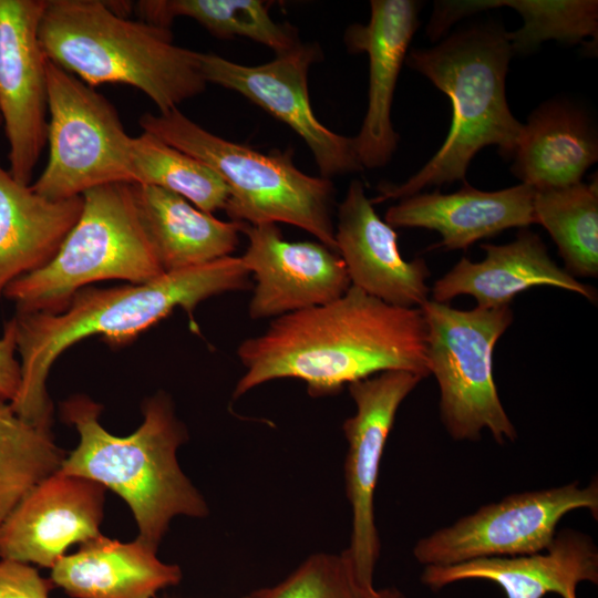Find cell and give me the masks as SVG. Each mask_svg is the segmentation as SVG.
<instances>
[{
	"label": "cell",
	"instance_id": "1",
	"mask_svg": "<svg viewBox=\"0 0 598 598\" xmlns=\"http://www.w3.org/2000/svg\"><path fill=\"white\" fill-rule=\"evenodd\" d=\"M237 355L245 373L234 399L277 379L301 380L320 398L384 371L430 375L421 309L389 305L353 286L334 301L272 319L238 346Z\"/></svg>",
	"mask_w": 598,
	"mask_h": 598
},
{
	"label": "cell",
	"instance_id": "2",
	"mask_svg": "<svg viewBox=\"0 0 598 598\" xmlns=\"http://www.w3.org/2000/svg\"><path fill=\"white\" fill-rule=\"evenodd\" d=\"M249 271L240 257L168 271L142 283L79 290L60 313L17 312V352L21 386L13 411L38 426L50 427L53 405L47 392L52 364L71 346L101 336L123 346L181 307L196 330L194 311L202 301L249 288Z\"/></svg>",
	"mask_w": 598,
	"mask_h": 598
},
{
	"label": "cell",
	"instance_id": "3",
	"mask_svg": "<svg viewBox=\"0 0 598 598\" xmlns=\"http://www.w3.org/2000/svg\"><path fill=\"white\" fill-rule=\"evenodd\" d=\"M38 35L48 61L92 87L134 86L159 113L206 89L200 52L174 44L169 29L116 13L113 1L47 0Z\"/></svg>",
	"mask_w": 598,
	"mask_h": 598
},
{
	"label": "cell",
	"instance_id": "4",
	"mask_svg": "<svg viewBox=\"0 0 598 598\" xmlns=\"http://www.w3.org/2000/svg\"><path fill=\"white\" fill-rule=\"evenodd\" d=\"M61 411L64 421L78 430L80 443L60 471L117 493L134 515L137 539L157 549L174 516L207 514L206 503L177 463L176 451L186 431L167 395L146 400L143 423L125 437L112 435L100 424L102 406L87 396L70 398Z\"/></svg>",
	"mask_w": 598,
	"mask_h": 598
},
{
	"label": "cell",
	"instance_id": "5",
	"mask_svg": "<svg viewBox=\"0 0 598 598\" xmlns=\"http://www.w3.org/2000/svg\"><path fill=\"white\" fill-rule=\"evenodd\" d=\"M512 55L508 32L487 25L457 31L433 48L410 51L406 64L451 99L452 124L436 154L408 181L381 184L372 204L400 200L434 185L466 183L470 162L488 145L513 157L524 124L512 114L505 94Z\"/></svg>",
	"mask_w": 598,
	"mask_h": 598
},
{
	"label": "cell",
	"instance_id": "6",
	"mask_svg": "<svg viewBox=\"0 0 598 598\" xmlns=\"http://www.w3.org/2000/svg\"><path fill=\"white\" fill-rule=\"evenodd\" d=\"M144 132L212 168L227 185L225 213L248 225L286 223L337 251L331 179L311 176L293 163L292 150L260 153L199 126L177 109L138 121Z\"/></svg>",
	"mask_w": 598,
	"mask_h": 598
},
{
	"label": "cell",
	"instance_id": "7",
	"mask_svg": "<svg viewBox=\"0 0 598 598\" xmlns=\"http://www.w3.org/2000/svg\"><path fill=\"white\" fill-rule=\"evenodd\" d=\"M81 215L56 255L3 291L17 312H62L90 283H142L164 270L142 225L131 184L99 186L82 194Z\"/></svg>",
	"mask_w": 598,
	"mask_h": 598
},
{
	"label": "cell",
	"instance_id": "8",
	"mask_svg": "<svg viewBox=\"0 0 598 598\" xmlns=\"http://www.w3.org/2000/svg\"><path fill=\"white\" fill-rule=\"evenodd\" d=\"M427 361L440 388L441 420L454 440L476 441L483 430L503 444L516 429L499 400L493 377V350L514 319L509 306L460 310L429 299Z\"/></svg>",
	"mask_w": 598,
	"mask_h": 598
},
{
	"label": "cell",
	"instance_id": "9",
	"mask_svg": "<svg viewBox=\"0 0 598 598\" xmlns=\"http://www.w3.org/2000/svg\"><path fill=\"white\" fill-rule=\"evenodd\" d=\"M47 78L49 158L32 189L66 199L107 184H133L132 136L112 103L50 61Z\"/></svg>",
	"mask_w": 598,
	"mask_h": 598
},
{
	"label": "cell",
	"instance_id": "10",
	"mask_svg": "<svg viewBox=\"0 0 598 598\" xmlns=\"http://www.w3.org/2000/svg\"><path fill=\"white\" fill-rule=\"evenodd\" d=\"M580 508L588 509L597 518V478L586 487L574 482L512 494L484 505L453 525L421 538L413 555L426 567L543 551L551 543L560 519Z\"/></svg>",
	"mask_w": 598,
	"mask_h": 598
},
{
	"label": "cell",
	"instance_id": "11",
	"mask_svg": "<svg viewBox=\"0 0 598 598\" xmlns=\"http://www.w3.org/2000/svg\"><path fill=\"white\" fill-rule=\"evenodd\" d=\"M421 380L408 371L390 370L348 385L357 411L342 425L349 445L346 492L352 511L350 546L344 551L362 592L374 589L373 571L380 556L373 496L382 453L400 404Z\"/></svg>",
	"mask_w": 598,
	"mask_h": 598
},
{
	"label": "cell",
	"instance_id": "12",
	"mask_svg": "<svg viewBox=\"0 0 598 598\" xmlns=\"http://www.w3.org/2000/svg\"><path fill=\"white\" fill-rule=\"evenodd\" d=\"M321 58L316 43H301L260 65H243L200 52L207 83L233 90L286 123L310 148L321 177L361 171L353 137L337 134L319 122L309 99L310 66Z\"/></svg>",
	"mask_w": 598,
	"mask_h": 598
},
{
	"label": "cell",
	"instance_id": "13",
	"mask_svg": "<svg viewBox=\"0 0 598 598\" xmlns=\"http://www.w3.org/2000/svg\"><path fill=\"white\" fill-rule=\"evenodd\" d=\"M47 0H0V116L9 172L30 185L47 144L48 60L39 42Z\"/></svg>",
	"mask_w": 598,
	"mask_h": 598
},
{
	"label": "cell",
	"instance_id": "14",
	"mask_svg": "<svg viewBox=\"0 0 598 598\" xmlns=\"http://www.w3.org/2000/svg\"><path fill=\"white\" fill-rule=\"evenodd\" d=\"M240 230L248 238L240 260L255 278L248 306L251 319L322 306L351 287L339 254L320 241H288L277 224L243 223Z\"/></svg>",
	"mask_w": 598,
	"mask_h": 598
},
{
	"label": "cell",
	"instance_id": "15",
	"mask_svg": "<svg viewBox=\"0 0 598 598\" xmlns=\"http://www.w3.org/2000/svg\"><path fill=\"white\" fill-rule=\"evenodd\" d=\"M103 485L60 470L35 485L0 525V557L52 568L65 550L101 535Z\"/></svg>",
	"mask_w": 598,
	"mask_h": 598
},
{
	"label": "cell",
	"instance_id": "16",
	"mask_svg": "<svg viewBox=\"0 0 598 598\" xmlns=\"http://www.w3.org/2000/svg\"><path fill=\"white\" fill-rule=\"evenodd\" d=\"M337 216V252L351 286L392 306L421 308L431 292L430 269L424 259L402 258L398 234L375 213L360 181L350 183Z\"/></svg>",
	"mask_w": 598,
	"mask_h": 598
},
{
	"label": "cell",
	"instance_id": "17",
	"mask_svg": "<svg viewBox=\"0 0 598 598\" xmlns=\"http://www.w3.org/2000/svg\"><path fill=\"white\" fill-rule=\"evenodd\" d=\"M367 24H351L344 43L352 53L369 58L368 109L353 137L357 157L364 168L386 165L398 147L399 134L391 122V106L400 70L419 27L420 4L412 0H372Z\"/></svg>",
	"mask_w": 598,
	"mask_h": 598
},
{
	"label": "cell",
	"instance_id": "18",
	"mask_svg": "<svg viewBox=\"0 0 598 598\" xmlns=\"http://www.w3.org/2000/svg\"><path fill=\"white\" fill-rule=\"evenodd\" d=\"M474 579L498 585L507 598H543L547 594L577 598L581 581L598 582V549L588 535L561 529L543 551L426 566L421 575L422 582L433 590Z\"/></svg>",
	"mask_w": 598,
	"mask_h": 598
},
{
	"label": "cell",
	"instance_id": "19",
	"mask_svg": "<svg viewBox=\"0 0 598 598\" xmlns=\"http://www.w3.org/2000/svg\"><path fill=\"white\" fill-rule=\"evenodd\" d=\"M535 188L520 183L505 189L484 192L467 183L455 193H417L391 206L384 216L392 227L436 230L435 247L466 249L475 241L501 231L536 224Z\"/></svg>",
	"mask_w": 598,
	"mask_h": 598
},
{
	"label": "cell",
	"instance_id": "20",
	"mask_svg": "<svg viewBox=\"0 0 598 598\" xmlns=\"http://www.w3.org/2000/svg\"><path fill=\"white\" fill-rule=\"evenodd\" d=\"M481 247L485 258L476 262L461 258L435 281L432 300L447 303L460 295H470L478 307L499 308L509 306L517 293L534 286H553L579 293L591 302L597 300L595 288L559 267L540 237L526 228L508 244Z\"/></svg>",
	"mask_w": 598,
	"mask_h": 598
},
{
	"label": "cell",
	"instance_id": "21",
	"mask_svg": "<svg viewBox=\"0 0 598 598\" xmlns=\"http://www.w3.org/2000/svg\"><path fill=\"white\" fill-rule=\"evenodd\" d=\"M82 208V196L43 197L0 164V297L12 281L52 260Z\"/></svg>",
	"mask_w": 598,
	"mask_h": 598
},
{
	"label": "cell",
	"instance_id": "22",
	"mask_svg": "<svg viewBox=\"0 0 598 598\" xmlns=\"http://www.w3.org/2000/svg\"><path fill=\"white\" fill-rule=\"evenodd\" d=\"M182 571L156 557V549L136 538L121 543L100 535L64 555L51 580L74 598H153L179 582Z\"/></svg>",
	"mask_w": 598,
	"mask_h": 598
},
{
	"label": "cell",
	"instance_id": "23",
	"mask_svg": "<svg viewBox=\"0 0 598 598\" xmlns=\"http://www.w3.org/2000/svg\"><path fill=\"white\" fill-rule=\"evenodd\" d=\"M142 225L164 272L230 256L243 223L224 221L169 190L131 184Z\"/></svg>",
	"mask_w": 598,
	"mask_h": 598
},
{
	"label": "cell",
	"instance_id": "24",
	"mask_svg": "<svg viewBox=\"0 0 598 598\" xmlns=\"http://www.w3.org/2000/svg\"><path fill=\"white\" fill-rule=\"evenodd\" d=\"M513 158L512 173L522 183L535 189L567 187L597 162V137L582 112L546 103L524 124Z\"/></svg>",
	"mask_w": 598,
	"mask_h": 598
},
{
	"label": "cell",
	"instance_id": "25",
	"mask_svg": "<svg viewBox=\"0 0 598 598\" xmlns=\"http://www.w3.org/2000/svg\"><path fill=\"white\" fill-rule=\"evenodd\" d=\"M498 7L513 8L523 18V27L508 32L513 53L532 52L547 40L568 43H584L587 38L597 40L596 0L436 1L429 24L434 33L442 35L461 18Z\"/></svg>",
	"mask_w": 598,
	"mask_h": 598
},
{
	"label": "cell",
	"instance_id": "26",
	"mask_svg": "<svg viewBox=\"0 0 598 598\" xmlns=\"http://www.w3.org/2000/svg\"><path fill=\"white\" fill-rule=\"evenodd\" d=\"M133 8L150 24L169 29L176 18L187 17L218 39L248 38L276 55L301 44L297 29L276 22L261 0H142Z\"/></svg>",
	"mask_w": 598,
	"mask_h": 598
},
{
	"label": "cell",
	"instance_id": "27",
	"mask_svg": "<svg viewBox=\"0 0 598 598\" xmlns=\"http://www.w3.org/2000/svg\"><path fill=\"white\" fill-rule=\"evenodd\" d=\"M534 214L551 236L573 277L598 276L597 179L567 187L535 189Z\"/></svg>",
	"mask_w": 598,
	"mask_h": 598
},
{
	"label": "cell",
	"instance_id": "28",
	"mask_svg": "<svg viewBox=\"0 0 598 598\" xmlns=\"http://www.w3.org/2000/svg\"><path fill=\"white\" fill-rule=\"evenodd\" d=\"M65 453L48 427L19 416L0 402V525L41 481L60 470Z\"/></svg>",
	"mask_w": 598,
	"mask_h": 598
},
{
	"label": "cell",
	"instance_id": "29",
	"mask_svg": "<svg viewBox=\"0 0 598 598\" xmlns=\"http://www.w3.org/2000/svg\"><path fill=\"white\" fill-rule=\"evenodd\" d=\"M130 156L133 184L169 190L209 214L225 209L227 185L197 158L146 132L131 138Z\"/></svg>",
	"mask_w": 598,
	"mask_h": 598
},
{
	"label": "cell",
	"instance_id": "30",
	"mask_svg": "<svg viewBox=\"0 0 598 598\" xmlns=\"http://www.w3.org/2000/svg\"><path fill=\"white\" fill-rule=\"evenodd\" d=\"M249 598H359V589L343 550L308 557L281 582L256 590Z\"/></svg>",
	"mask_w": 598,
	"mask_h": 598
},
{
	"label": "cell",
	"instance_id": "31",
	"mask_svg": "<svg viewBox=\"0 0 598 598\" xmlns=\"http://www.w3.org/2000/svg\"><path fill=\"white\" fill-rule=\"evenodd\" d=\"M55 586L30 564L0 560V598H49Z\"/></svg>",
	"mask_w": 598,
	"mask_h": 598
},
{
	"label": "cell",
	"instance_id": "32",
	"mask_svg": "<svg viewBox=\"0 0 598 598\" xmlns=\"http://www.w3.org/2000/svg\"><path fill=\"white\" fill-rule=\"evenodd\" d=\"M16 353V326L11 318L0 338V402L12 403L20 391L21 367Z\"/></svg>",
	"mask_w": 598,
	"mask_h": 598
},
{
	"label": "cell",
	"instance_id": "33",
	"mask_svg": "<svg viewBox=\"0 0 598 598\" xmlns=\"http://www.w3.org/2000/svg\"><path fill=\"white\" fill-rule=\"evenodd\" d=\"M359 598H404V596L396 589L388 588L377 590L375 588L370 591H359Z\"/></svg>",
	"mask_w": 598,
	"mask_h": 598
},
{
	"label": "cell",
	"instance_id": "34",
	"mask_svg": "<svg viewBox=\"0 0 598 598\" xmlns=\"http://www.w3.org/2000/svg\"><path fill=\"white\" fill-rule=\"evenodd\" d=\"M2 125V120H1V116H0V126Z\"/></svg>",
	"mask_w": 598,
	"mask_h": 598
},
{
	"label": "cell",
	"instance_id": "35",
	"mask_svg": "<svg viewBox=\"0 0 598 598\" xmlns=\"http://www.w3.org/2000/svg\"><path fill=\"white\" fill-rule=\"evenodd\" d=\"M244 598H249V596H247V597H244Z\"/></svg>",
	"mask_w": 598,
	"mask_h": 598
}]
</instances>
